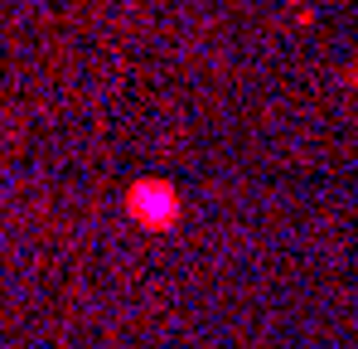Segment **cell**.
I'll use <instances>...</instances> for the list:
<instances>
[{
    "mask_svg": "<svg viewBox=\"0 0 358 349\" xmlns=\"http://www.w3.org/2000/svg\"><path fill=\"white\" fill-rule=\"evenodd\" d=\"M126 209H131V219H136L141 228L165 233V228H175V219H179V194H175V185L146 175V180H136V185L126 189Z\"/></svg>",
    "mask_w": 358,
    "mask_h": 349,
    "instance_id": "1",
    "label": "cell"
},
{
    "mask_svg": "<svg viewBox=\"0 0 358 349\" xmlns=\"http://www.w3.org/2000/svg\"><path fill=\"white\" fill-rule=\"evenodd\" d=\"M344 78H349V83H358V63H354V68H349V73H344Z\"/></svg>",
    "mask_w": 358,
    "mask_h": 349,
    "instance_id": "2",
    "label": "cell"
}]
</instances>
